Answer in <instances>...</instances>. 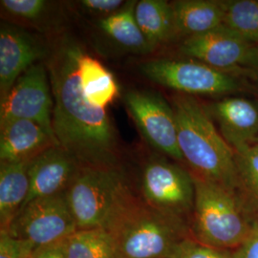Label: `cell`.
<instances>
[{
	"instance_id": "cell-26",
	"label": "cell",
	"mask_w": 258,
	"mask_h": 258,
	"mask_svg": "<svg viewBox=\"0 0 258 258\" xmlns=\"http://www.w3.org/2000/svg\"><path fill=\"white\" fill-rule=\"evenodd\" d=\"M230 258H258V221L239 247L230 251Z\"/></svg>"
},
{
	"instance_id": "cell-3",
	"label": "cell",
	"mask_w": 258,
	"mask_h": 258,
	"mask_svg": "<svg viewBox=\"0 0 258 258\" xmlns=\"http://www.w3.org/2000/svg\"><path fill=\"white\" fill-rule=\"evenodd\" d=\"M191 175L195 186L194 212L189 220L192 237L215 249H236L258 221L257 212L239 191Z\"/></svg>"
},
{
	"instance_id": "cell-22",
	"label": "cell",
	"mask_w": 258,
	"mask_h": 258,
	"mask_svg": "<svg viewBox=\"0 0 258 258\" xmlns=\"http://www.w3.org/2000/svg\"><path fill=\"white\" fill-rule=\"evenodd\" d=\"M234 152L240 194L258 213V143Z\"/></svg>"
},
{
	"instance_id": "cell-15",
	"label": "cell",
	"mask_w": 258,
	"mask_h": 258,
	"mask_svg": "<svg viewBox=\"0 0 258 258\" xmlns=\"http://www.w3.org/2000/svg\"><path fill=\"white\" fill-rule=\"evenodd\" d=\"M54 146V139L35 121L14 120L1 125V163L32 161Z\"/></svg>"
},
{
	"instance_id": "cell-20",
	"label": "cell",
	"mask_w": 258,
	"mask_h": 258,
	"mask_svg": "<svg viewBox=\"0 0 258 258\" xmlns=\"http://www.w3.org/2000/svg\"><path fill=\"white\" fill-rule=\"evenodd\" d=\"M66 258H120L110 232L103 229L77 230L63 240Z\"/></svg>"
},
{
	"instance_id": "cell-18",
	"label": "cell",
	"mask_w": 258,
	"mask_h": 258,
	"mask_svg": "<svg viewBox=\"0 0 258 258\" xmlns=\"http://www.w3.org/2000/svg\"><path fill=\"white\" fill-rule=\"evenodd\" d=\"M135 17L139 27L153 49L176 36L172 5L167 1H139L135 7Z\"/></svg>"
},
{
	"instance_id": "cell-23",
	"label": "cell",
	"mask_w": 258,
	"mask_h": 258,
	"mask_svg": "<svg viewBox=\"0 0 258 258\" xmlns=\"http://www.w3.org/2000/svg\"><path fill=\"white\" fill-rule=\"evenodd\" d=\"M0 3L6 13L25 20L40 18L48 6V3L43 0H2Z\"/></svg>"
},
{
	"instance_id": "cell-7",
	"label": "cell",
	"mask_w": 258,
	"mask_h": 258,
	"mask_svg": "<svg viewBox=\"0 0 258 258\" xmlns=\"http://www.w3.org/2000/svg\"><path fill=\"white\" fill-rule=\"evenodd\" d=\"M77 230L64 192L29 202L20 209L5 231L13 237L43 247L63 241Z\"/></svg>"
},
{
	"instance_id": "cell-5",
	"label": "cell",
	"mask_w": 258,
	"mask_h": 258,
	"mask_svg": "<svg viewBox=\"0 0 258 258\" xmlns=\"http://www.w3.org/2000/svg\"><path fill=\"white\" fill-rule=\"evenodd\" d=\"M78 230L108 231L135 196L118 166H82L66 191Z\"/></svg>"
},
{
	"instance_id": "cell-24",
	"label": "cell",
	"mask_w": 258,
	"mask_h": 258,
	"mask_svg": "<svg viewBox=\"0 0 258 258\" xmlns=\"http://www.w3.org/2000/svg\"><path fill=\"white\" fill-rule=\"evenodd\" d=\"M172 258H230V251L212 248L190 236L177 247Z\"/></svg>"
},
{
	"instance_id": "cell-4",
	"label": "cell",
	"mask_w": 258,
	"mask_h": 258,
	"mask_svg": "<svg viewBox=\"0 0 258 258\" xmlns=\"http://www.w3.org/2000/svg\"><path fill=\"white\" fill-rule=\"evenodd\" d=\"M108 231L120 258H172L177 247L192 236L188 222L159 212L136 197Z\"/></svg>"
},
{
	"instance_id": "cell-25",
	"label": "cell",
	"mask_w": 258,
	"mask_h": 258,
	"mask_svg": "<svg viewBox=\"0 0 258 258\" xmlns=\"http://www.w3.org/2000/svg\"><path fill=\"white\" fill-rule=\"evenodd\" d=\"M37 245L11 236L6 231H0V258H32Z\"/></svg>"
},
{
	"instance_id": "cell-14",
	"label": "cell",
	"mask_w": 258,
	"mask_h": 258,
	"mask_svg": "<svg viewBox=\"0 0 258 258\" xmlns=\"http://www.w3.org/2000/svg\"><path fill=\"white\" fill-rule=\"evenodd\" d=\"M223 138L234 151L258 143V104L230 95L207 106Z\"/></svg>"
},
{
	"instance_id": "cell-21",
	"label": "cell",
	"mask_w": 258,
	"mask_h": 258,
	"mask_svg": "<svg viewBox=\"0 0 258 258\" xmlns=\"http://www.w3.org/2000/svg\"><path fill=\"white\" fill-rule=\"evenodd\" d=\"M224 25L258 45V0H224Z\"/></svg>"
},
{
	"instance_id": "cell-10",
	"label": "cell",
	"mask_w": 258,
	"mask_h": 258,
	"mask_svg": "<svg viewBox=\"0 0 258 258\" xmlns=\"http://www.w3.org/2000/svg\"><path fill=\"white\" fill-rule=\"evenodd\" d=\"M54 100L46 66L37 63L29 68L1 101L0 125L14 120H29L46 130L58 146L53 130Z\"/></svg>"
},
{
	"instance_id": "cell-13",
	"label": "cell",
	"mask_w": 258,
	"mask_h": 258,
	"mask_svg": "<svg viewBox=\"0 0 258 258\" xmlns=\"http://www.w3.org/2000/svg\"><path fill=\"white\" fill-rule=\"evenodd\" d=\"M81 167L79 161L59 146L35 157L29 164L30 189L22 207L37 198L66 192Z\"/></svg>"
},
{
	"instance_id": "cell-16",
	"label": "cell",
	"mask_w": 258,
	"mask_h": 258,
	"mask_svg": "<svg viewBox=\"0 0 258 258\" xmlns=\"http://www.w3.org/2000/svg\"><path fill=\"white\" fill-rule=\"evenodd\" d=\"M176 36L192 37L224 25L225 3L220 0H177L171 3Z\"/></svg>"
},
{
	"instance_id": "cell-8",
	"label": "cell",
	"mask_w": 258,
	"mask_h": 258,
	"mask_svg": "<svg viewBox=\"0 0 258 258\" xmlns=\"http://www.w3.org/2000/svg\"><path fill=\"white\" fill-rule=\"evenodd\" d=\"M144 201L159 212L186 221L191 218L195 186L190 172L163 159H154L142 175Z\"/></svg>"
},
{
	"instance_id": "cell-2",
	"label": "cell",
	"mask_w": 258,
	"mask_h": 258,
	"mask_svg": "<svg viewBox=\"0 0 258 258\" xmlns=\"http://www.w3.org/2000/svg\"><path fill=\"white\" fill-rule=\"evenodd\" d=\"M170 104L175 115L178 146L190 172L239 191L235 152L223 138L207 106L194 96L179 93L171 98Z\"/></svg>"
},
{
	"instance_id": "cell-28",
	"label": "cell",
	"mask_w": 258,
	"mask_h": 258,
	"mask_svg": "<svg viewBox=\"0 0 258 258\" xmlns=\"http://www.w3.org/2000/svg\"><path fill=\"white\" fill-rule=\"evenodd\" d=\"M32 258H66L63 249V241L52 245L38 247Z\"/></svg>"
},
{
	"instance_id": "cell-12",
	"label": "cell",
	"mask_w": 258,
	"mask_h": 258,
	"mask_svg": "<svg viewBox=\"0 0 258 258\" xmlns=\"http://www.w3.org/2000/svg\"><path fill=\"white\" fill-rule=\"evenodd\" d=\"M42 42L27 31L10 24L0 28V96L3 101L19 77L45 58Z\"/></svg>"
},
{
	"instance_id": "cell-6",
	"label": "cell",
	"mask_w": 258,
	"mask_h": 258,
	"mask_svg": "<svg viewBox=\"0 0 258 258\" xmlns=\"http://www.w3.org/2000/svg\"><path fill=\"white\" fill-rule=\"evenodd\" d=\"M140 71L152 83L189 96L226 97L241 88L236 75L214 69L191 58L151 59L141 63Z\"/></svg>"
},
{
	"instance_id": "cell-11",
	"label": "cell",
	"mask_w": 258,
	"mask_h": 258,
	"mask_svg": "<svg viewBox=\"0 0 258 258\" xmlns=\"http://www.w3.org/2000/svg\"><path fill=\"white\" fill-rule=\"evenodd\" d=\"M124 103L149 145L173 160L184 162L171 104L157 93L143 90L128 91L124 95Z\"/></svg>"
},
{
	"instance_id": "cell-9",
	"label": "cell",
	"mask_w": 258,
	"mask_h": 258,
	"mask_svg": "<svg viewBox=\"0 0 258 258\" xmlns=\"http://www.w3.org/2000/svg\"><path fill=\"white\" fill-rule=\"evenodd\" d=\"M183 55L227 73L247 72L258 64V45L222 25L208 33L185 37L179 47Z\"/></svg>"
},
{
	"instance_id": "cell-29",
	"label": "cell",
	"mask_w": 258,
	"mask_h": 258,
	"mask_svg": "<svg viewBox=\"0 0 258 258\" xmlns=\"http://www.w3.org/2000/svg\"><path fill=\"white\" fill-rule=\"evenodd\" d=\"M247 73H249L250 75V77L252 78V80L255 82L258 90V64L255 67H253L252 69L247 71Z\"/></svg>"
},
{
	"instance_id": "cell-27",
	"label": "cell",
	"mask_w": 258,
	"mask_h": 258,
	"mask_svg": "<svg viewBox=\"0 0 258 258\" xmlns=\"http://www.w3.org/2000/svg\"><path fill=\"white\" fill-rule=\"evenodd\" d=\"M82 6L86 10L100 14H114L123 4L121 0H83Z\"/></svg>"
},
{
	"instance_id": "cell-1",
	"label": "cell",
	"mask_w": 258,
	"mask_h": 258,
	"mask_svg": "<svg viewBox=\"0 0 258 258\" xmlns=\"http://www.w3.org/2000/svg\"><path fill=\"white\" fill-rule=\"evenodd\" d=\"M47 69L58 146L82 166H118L117 135L107 113L120 93L113 74L72 39L57 44Z\"/></svg>"
},
{
	"instance_id": "cell-19",
	"label": "cell",
	"mask_w": 258,
	"mask_h": 258,
	"mask_svg": "<svg viewBox=\"0 0 258 258\" xmlns=\"http://www.w3.org/2000/svg\"><path fill=\"white\" fill-rule=\"evenodd\" d=\"M136 4L129 2L119 12L102 19L99 25L108 37L125 49L137 54H148L154 49L139 27L135 17Z\"/></svg>"
},
{
	"instance_id": "cell-17",
	"label": "cell",
	"mask_w": 258,
	"mask_h": 258,
	"mask_svg": "<svg viewBox=\"0 0 258 258\" xmlns=\"http://www.w3.org/2000/svg\"><path fill=\"white\" fill-rule=\"evenodd\" d=\"M31 161L1 163L0 166V231L11 222L27 199L30 189L29 164Z\"/></svg>"
}]
</instances>
